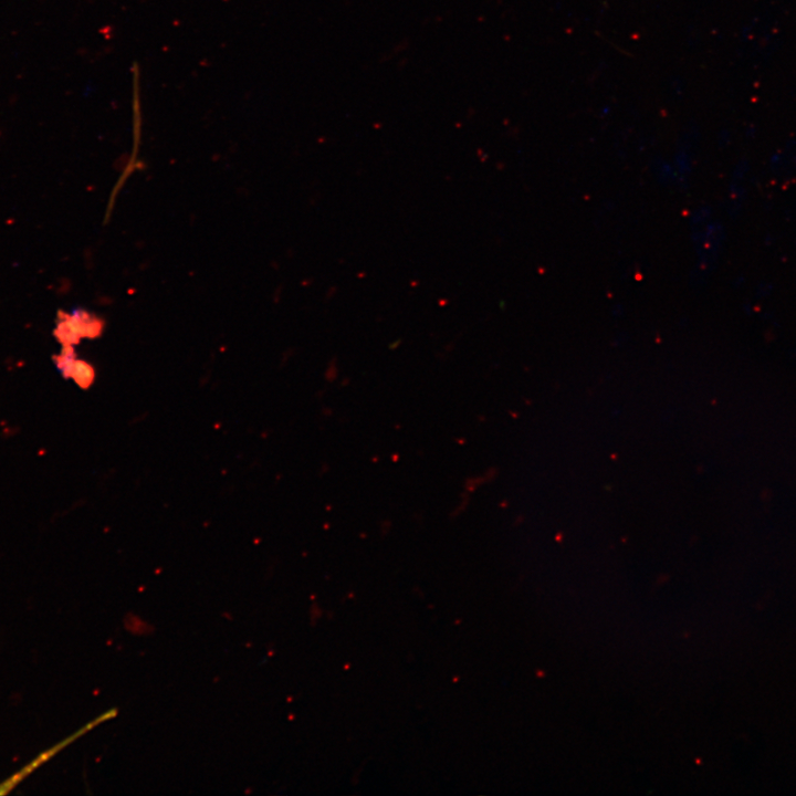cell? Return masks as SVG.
Instances as JSON below:
<instances>
[{
  "label": "cell",
  "mask_w": 796,
  "mask_h": 796,
  "mask_svg": "<svg viewBox=\"0 0 796 796\" xmlns=\"http://www.w3.org/2000/svg\"><path fill=\"white\" fill-rule=\"evenodd\" d=\"M72 376L78 385L88 386L94 378V373L92 367L87 364L83 362H74Z\"/></svg>",
  "instance_id": "6da1fadb"
}]
</instances>
